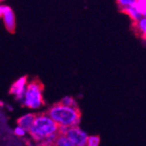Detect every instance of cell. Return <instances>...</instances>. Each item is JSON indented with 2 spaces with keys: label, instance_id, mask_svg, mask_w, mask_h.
I'll return each mask as SVG.
<instances>
[{
  "label": "cell",
  "instance_id": "1",
  "mask_svg": "<svg viewBox=\"0 0 146 146\" xmlns=\"http://www.w3.org/2000/svg\"><path fill=\"white\" fill-rule=\"evenodd\" d=\"M49 117L59 126L79 127L81 117L78 108H73L62 105L58 103L52 105L47 111Z\"/></svg>",
  "mask_w": 146,
  "mask_h": 146
},
{
  "label": "cell",
  "instance_id": "2",
  "mask_svg": "<svg viewBox=\"0 0 146 146\" xmlns=\"http://www.w3.org/2000/svg\"><path fill=\"white\" fill-rule=\"evenodd\" d=\"M59 125L54 122L48 114L37 115L34 123L28 131V133L34 141L42 143L48 136L58 133Z\"/></svg>",
  "mask_w": 146,
  "mask_h": 146
},
{
  "label": "cell",
  "instance_id": "3",
  "mask_svg": "<svg viewBox=\"0 0 146 146\" xmlns=\"http://www.w3.org/2000/svg\"><path fill=\"white\" fill-rule=\"evenodd\" d=\"M43 87L40 82L33 80L28 84L23 104L32 110H38L43 105Z\"/></svg>",
  "mask_w": 146,
  "mask_h": 146
},
{
  "label": "cell",
  "instance_id": "4",
  "mask_svg": "<svg viewBox=\"0 0 146 146\" xmlns=\"http://www.w3.org/2000/svg\"><path fill=\"white\" fill-rule=\"evenodd\" d=\"M28 84L29 83L27 82V77L23 76L20 78H17L11 84L10 90H9L10 94L13 95L16 98V100L22 104L24 103L25 95H26V91Z\"/></svg>",
  "mask_w": 146,
  "mask_h": 146
},
{
  "label": "cell",
  "instance_id": "5",
  "mask_svg": "<svg viewBox=\"0 0 146 146\" xmlns=\"http://www.w3.org/2000/svg\"><path fill=\"white\" fill-rule=\"evenodd\" d=\"M67 137L73 142L75 146H87L88 135L80 127L69 128Z\"/></svg>",
  "mask_w": 146,
  "mask_h": 146
},
{
  "label": "cell",
  "instance_id": "6",
  "mask_svg": "<svg viewBox=\"0 0 146 146\" xmlns=\"http://www.w3.org/2000/svg\"><path fill=\"white\" fill-rule=\"evenodd\" d=\"M0 15H1L5 29L10 32H13L16 27V21L12 9L8 5H1V6H0Z\"/></svg>",
  "mask_w": 146,
  "mask_h": 146
},
{
  "label": "cell",
  "instance_id": "7",
  "mask_svg": "<svg viewBox=\"0 0 146 146\" xmlns=\"http://www.w3.org/2000/svg\"><path fill=\"white\" fill-rule=\"evenodd\" d=\"M36 118V115L33 113H26L23 116H21L20 117H19V119L17 120V124L19 126L23 127L24 129H26L27 131L31 129V127L32 126V124L34 123Z\"/></svg>",
  "mask_w": 146,
  "mask_h": 146
},
{
  "label": "cell",
  "instance_id": "8",
  "mask_svg": "<svg viewBox=\"0 0 146 146\" xmlns=\"http://www.w3.org/2000/svg\"><path fill=\"white\" fill-rule=\"evenodd\" d=\"M122 11L130 17V18L133 21V24L137 23L143 17V15H142L140 10L138 9V7L137 5L131 6V7H128V8L122 10Z\"/></svg>",
  "mask_w": 146,
  "mask_h": 146
},
{
  "label": "cell",
  "instance_id": "9",
  "mask_svg": "<svg viewBox=\"0 0 146 146\" xmlns=\"http://www.w3.org/2000/svg\"><path fill=\"white\" fill-rule=\"evenodd\" d=\"M133 25L136 27L138 34H140L142 36V38L144 40H146V17H143L137 23Z\"/></svg>",
  "mask_w": 146,
  "mask_h": 146
},
{
  "label": "cell",
  "instance_id": "10",
  "mask_svg": "<svg viewBox=\"0 0 146 146\" xmlns=\"http://www.w3.org/2000/svg\"><path fill=\"white\" fill-rule=\"evenodd\" d=\"M60 104H61L62 105H65V106H68V107L78 108L76 100L71 96H65L64 98H62L60 101Z\"/></svg>",
  "mask_w": 146,
  "mask_h": 146
},
{
  "label": "cell",
  "instance_id": "11",
  "mask_svg": "<svg viewBox=\"0 0 146 146\" xmlns=\"http://www.w3.org/2000/svg\"><path fill=\"white\" fill-rule=\"evenodd\" d=\"M54 146H75V144L67 136L59 135L55 143H54Z\"/></svg>",
  "mask_w": 146,
  "mask_h": 146
},
{
  "label": "cell",
  "instance_id": "12",
  "mask_svg": "<svg viewBox=\"0 0 146 146\" xmlns=\"http://www.w3.org/2000/svg\"><path fill=\"white\" fill-rule=\"evenodd\" d=\"M116 2L121 11H122L128 7L137 5L138 0H116Z\"/></svg>",
  "mask_w": 146,
  "mask_h": 146
},
{
  "label": "cell",
  "instance_id": "13",
  "mask_svg": "<svg viewBox=\"0 0 146 146\" xmlns=\"http://www.w3.org/2000/svg\"><path fill=\"white\" fill-rule=\"evenodd\" d=\"M100 141H101V139H100L99 136H96V135L88 136L87 146H99Z\"/></svg>",
  "mask_w": 146,
  "mask_h": 146
},
{
  "label": "cell",
  "instance_id": "14",
  "mask_svg": "<svg viewBox=\"0 0 146 146\" xmlns=\"http://www.w3.org/2000/svg\"><path fill=\"white\" fill-rule=\"evenodd\" d=\"M59 137V134L58 133H53L50 136H48L41 143L43 144H47V145H54V143H55L57 138Z\"/></svg>",
  "mask_w": 146,
  "mask_h": 146
},
{
  "label": "cell",
  "instance_id": "15",
  "mask_svg": "<svg viewBox=\"0 0 146 146\" xmlns=\"http://www.w3.org/2000/svg\"><path fill=\"white\" fill-rule=\"evenodd\" d=\"M26 132H28L26 129H24L23 127L21 126H16L14 128V130H13V133L17 136V137H23L26 136Z\"/></svg>",
  "mask_w": 146,
  "mask_h": 146
},
{
  "label": "cell",
  "instance_id": "16",
  "mask_svg": "<svg viewBox=\"0 0 146 146\" xmlns=\"http://www.w3.org/2000/svg\"><path fill=\"white\" fill-rule=\"evenodd\" d=\"M70 127H67V126H64V125H61L59 126V129H58V134L59 135H61V136H67V131L69 130Z\"/></svg>",
  "mask_w": 146,
  "mask_h": 146
},
{
  "label": "cell",
  "instance_id": "17",
  "mask_svg": "<svg viewBox=\"0 0 146 146\" xmlns=\"http://www.w3.org/2000/svg\"><path fill=\"white\" fill-rule=\"evenodd\" d=\"M5 107H6V109L8 110L9 111H13V106H11V104H6Z\"/></svg>",
  "mask_w": 146,
  "mask_h": 146
},
{
  "label": "cell",
  "instance_id": "18",
  "mask_svg": "<svg viewBox=\"0 0 146 146\" xmlns=\"http://www.w3.org/2000/svg\"><path fill=\"white\" fill-rule=\"evenodd\" d=\"M40 146H54V145H47V144H43V143H41Z\"/></svg>",
  "mask_w": 146,
  "mask_h": 146
},
{
  "label": "cell",
  "instance_id": "19",
  "mask_svg": "<svg viewBox=\"0 0 146 146\" xmlns=\"http://www.w3.org/2000/svg\"><path fill=\"white\" fill-rule=\"evenodd\" d=\"M0 105H1V107L4 106V102H3V101H1V103H0Z\"/></svg>",
  "mask_w": 146,
  "mask_h": 146
}]
</instances>
